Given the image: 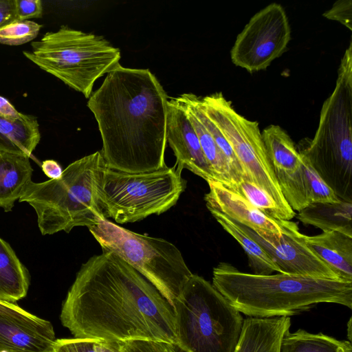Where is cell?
Returning <instances> with one entry per match:
<instances>
[{"instance_id":"cell-36","label":"cell","mask_w":352,"mask_h":352,"mask_svg":"<svg viewBox=\"0 0 352 352\" xmlns=\"http://www.w3.org/2000/svg\"><path fill=\"white\" fill-rule=\"evenodd\" d=\"M98 349L100 352H118L114 343L99 341Z\"/></svg>"},{"instance_id":"cell-9","label":"cell","mask_w":352,"mask_h":352,"mask_svg":"<svg viewBox=\"0 0 352 352\" xmlns=\"http://www.w3.org/2000/svg\"><path fill=\"white\" fill-rule=\"evenodd\" d=\"M185 188L186 182L174 166L135 173L107 167L101 201L107 219L133 223L165 212L177 204Z\"/></svg>"},{"instance_id":"cell-2","label":"cell","mask_w":352,"mask_h":352,"mask_svg":"<svg viewBox=\"0 0 352 352\" xmlns=\"http://www.w3.org/2000/svg\"><path fill=\"white\" fill-rule=\"evenodd\" d=\"M168 98L148 69L119 64L107 74L87 106L98 123L108 168L135 173L166 166Z\"/></svg>"},{"instance_id":"cell-32","label":"cell","mask_w":352,"mask_h":352,"mask_svg":"<svg viewBox=\"0 0 352 352\" xmlns=\"http://www.w3.org/2000/svg\"><path fill=\"white\" fill-rule=\"evenodd\" d=\"M16 16L18 21L41 18L43 6L41 0H15Z\"/></svg>"},{"instance_id":"cell-19","label":"cell","mask_w":352,"mask_h":352,"mask_svg":"<svg viewBox=\"0 0 352 352\" xmlns=\"http://www.w3.org/2000/svg\"><path fill=\"white\" fill-rule=\"evenodd\" d=\"M30 157L0 150V208L10 212L31 181Z\"/></svg>"},{"instance_id":"cell-25","label":"cell","mask_w":352,"mask_h":352,"mask_svg":"<svg viewBox=\"0 0 352 352\" xmlns=\"http://www.w3.org/2000/svg\"><path fill=\"white\" fill-rule=\"evenodd\" d=\"M280 352H352L351 342L337 340L322 333H311L304 329L283 336Z\"/></svg>"},{"instance_id":"cell-17","label":"cell","mask_w":352,"mask_h":352,"mask_svg":"<svg viewBox=\"0 0 352 352\" xmlns=\"http://www.w3.org/2000/svg\"><path fill=\"white\" fill-rule=\"evenodd\" d=\"M307 246L338 276L352 282V237L337 231L304 236Z\"/></svg>"},{"instance_id":"cell-7","label":"cell","mask_w":352,"mask_h":352,"mask_svg":"<svg viewBox=\"0 0 352 352\" xmlns=\"http://www.w3.org/2000/svg\"><path fill=\"white\" fill-rule=\"evenodd\" d=\"M23 55L89 98L94 82L120 63V50L103 36L62 25L31 43Z\"/></svg>"},{"instance_id":"cell-24","label":"cell","mask_w":352,"mask_h":352,"mask_svg":"<svg viewBox=\"0 0 352 352\" xmlns=\"http://www.w3.org/2000/svg\"><path fill=\"white\" fill-rule=\"evenodd\" d=\"M222 228L230 234L245 252L253 274L270 275L273 272L280 273L279 268L263 248L243 232L230 218L217 212H210Z\"/></svg>"},{"instance_id":"cell-5","label":"cell","mask_w":352,"mask_h":352,"mask_svg":"<svg viewBox=\"0 0 352 352\" xmlns=\"http://www.w3.org/2000/svg\"><path fill=\"white\" fill-rule=\"evenodd\" d=\"M341 200L352 201V42L343 55L336 87L324 102L313 139L297 146Z\"/></svg>"},{"instance_id":"cell-31","label":"cell","mask_w":352,"mask_h":352,"mask_svg":"<svg viewBox=\"0 0 352 352\" xmlns=\"http://www.w3.org/2000/svg\"><path fill=\"white\" fill-rule=\"evenodd\" d=\"M323 16L337 21L352 30V1L351 0H338L331 8L323 13Z\"/></svg>"},{"instance_id":"cell-12","label":"cell","mask_w":352,"mask_h":352,"mask_svg":"<svg viewBox=\"0 0 352 352\" xmlns=\"http://www.w3.org/2000/svg\"><path fill=\"white\" fill-rule=\"evenodd\" d=\"M280 234L254 231L235 223L256 241L279 268L280 273L322 279L340 280L338 276L307 245L305 234L290 220H278Z\"/></svg>"},{"instance_id":"cell-11","label":"cell","mask_w":352,"mask_h":352,"mask_svg":"<svg viewBox=\"0 0 352 352\" xmlns=\"http://www.w3.org/2000/svg\"><path fill=\"white\" fill-rule=\"evenodd\" d=\"M291 28L283 7L272 3L256 12L237 36L232 63L250 73L266 69L287 50Z\"/></svg>"},{"instance_id":"cell-28","label":"cell","mask_w":352,"mask_h":352,"mask_svg":"<svg viewBox=\"0 0 352 352\" xmlns=\"http://www.w3.org/2000/svg\"><path fill=\"white\" fill-rule=\"evenodd\" d=\"M43 25L34 21H14L0 28V43L20 45L34 39Z\"/></svg>"},{"instance_id":"cell-30","label":"cell","mask_w":352,"mask_h":352,"mask_svg":"<svg viewBox=\"0 0 352 352\" xmlns=\"http://www.w3.org/2000/svg\"><path fill=\"white\" fill-rule=\"evenodd\" d=\"M99 340L85 338L56 339L52 352H100Z\"/></svg>"},{"instance_id":"cell-3","label":"cell","mask_w":352,"mask_h":352,"mask_svg":"<svg viewBox=\"0 0 352 352\" xmlns=\"http://www.w3.org/2000/svg\"><path fill=\"white\" fill-rule=\"evenodd\" d=\"M212 285L248 317H289L322 302L352 309V282L282 273L258 275L221 262L213 269Z\"/></svg>"},{"instance_id":"cell-20","label":"cell","mask_w":352,"mask_h":352,"mask_svg":"<svg viewBox=\"0 0 352 352\" xmlns=\"http://www.w3.org/2000/svg\"><path fill=\"white\" fill-rule=\"evenodd\" d=\"M41 133L36 117L22 113L18 119L0 115V150L31 157Z\"/></svg>"},{"instance_id":"cell-4","label":"cell","mask_w":352,"mask_h":352,"mask_svg":"<svg viewBox=\"0 0 352 352\" xmlns=\"http://www.w3.org/2000/svg\"><path fill=\"white\" fill-rule=\"evenodd\" d=\"M107 166L100 151L71 163L57 179L27 184L19 199L35 210L43 235L74 227L94 226L107 219L101 201Z\"/></svg>"},{"instance_id":"cell-26","label":"cell","mask_w":352,"mask_h":352,"mask_svg":"<svg viewBox=\"0 0 352 352\" xmlns=\"http://www.w3.org/2000/svg\"><path fill=\"white\" fill-rule=\"evenodd\" d=\"M235 190L267 217L278 220H291L274 199L254 183L243 179Z\"/></svg>"},{"instance_id":"cell-21","label":"cell","mask_w":352,"mask_h":352,"mask_svg":"<svg viewBox=\"0 0 352 352\" xmlns=\"http://www.w3.org/2000/svg\"><path fill=\"white\" fill-rule=\"evenodd\" d=\"M352 202L313 203L298 212L297 219L324 231H337L352 237Z\"/></svg>"},{"instance_id":"cell-37","label":"cell","mask_w":352,"mask_h":352,"mask_svg":"<svg viewBox=\"0 0 352 352\" xmlns=\"http://www.w3.org/2000/svg\"><path fill=\"white\" fill-rule=\"evenodd\" d=\"M347 326L348 338L350 342L351 340V318L349 319Z\"/></svg>"},{"instance_id":"cell-38","label":"cell","mask_w":352,"mask_h":352,"mask_svg":"<svg viewBox=\"0 0 352 352\" xmlns=\"http://www.w3.org/2000/svg\"><path fill=\"white\" fill-rule=\"evenodd\" d=\"M1 302V301H0Z\"/></svg>"},{"instance_id":"cell-16","label":"cell","mask_w":352,"mask_h":352,"mask_svg":"<svg viewBox=\"0 0 352 352\" xmlns=\"http://www.w3.org/2000/svg\"><path fill=\"white\" fill-rule=\"evenodd\" d=\"M290 326L289 317H247L234 352H280L282 339Z\"/></svg>"},{"instance_id":"cell-35","label":"cell","mask_w":352,"mask_h":352,"mask_svg":"<svg viewBox=\"0 0 352 352\" xmlns=\"http://www.w3.org/2000/svg\"><path fill=\"white\" fill-rule=\"evenodd\" d=\"M21 114L8 99L0 96V115L10 119H18L21 117Z\"/></svg>"},{"instance_id":"cell-22","label":"cell","mask_w":352,"mask_h":352,"mask_svg":"<svg viewBox=\"0 0 352 352\" xmlns=\"http://www.w3.org/2000/svg\"><path fill=\"white\" fill-rule=\"evenodd\" d=\"M30 278L11 246L0 238V301L14 303L24 298Z\"/></svg>"},{"instance_id":"cell-14","label":"cell","mask_w":352,"mask_h":352,"mask_svg":"<svg viewBox=\"0 0 352 352\" xmlns=\"http://www.w3.org/2000/svg\"><path fill=\"white\" fill-rule=\"evenodd\" d=\"M166 142L176 157L174 167L179 174L181 175L183 169H188L206 182L215 180L197 135L175 98H170L168 101Z\"/></svg>"},{"instance_id":"cell-18","label":"cell","mask_w":352,"mask_h":352,"mask_svg":"<svg viewBox=\"0 0 352 352\" xmlns=\"http://www.w3.org/2000/svg\"><path fill=\"white\" fill-rule=\"evenodd\" d=\"M264 145L278 185L300 168L302 157L288 133L271 124L261 133Z\"/></svg>"},{"instance_id":"cell-23","label":"cell","mask_w":352,"mask_h":352,"mask_svg":"<svg viewBox=\"0 0 352 352\" xmlns=\"http://www.w3.org/2000/svg\"><path fill=\"white\" fill-rule=\"evenodd\" d=\"M178 103L186 112L197 135L202 151L212 170L215 180L236 190L240 182L233 173L226 157L217 146L214 138L190 111L179 102Z\"/></svg>"},{"instance_id":"cell-8","label":"cell","mask_w":352,"mask_h":352,"mask_svg":"<svg viewBox=\"0 0 352 352\" xmlns=\"http://www.w3.org/2000/svg\"><path fill=\"white\" fill-rule=\"evenodd\" d=\"M102 251L112 252L152 283L173 306L192 275L172 243L140 234L108 219L89 228Z\"/></svg>"},{"instance_id":"cell-6","label":"cell","mask_w":352,"mask_h":352,"mask_svg":"<svg viewBox=\"0 0 352 352\" xmlns=\"http://www.w3.org/2000/svg\"><path fill=\"white\" fill-rule=\"evenodd\" d=\"M173 307L183 352L234 351L244 319L208 280L192 274Z\"/></svg>"},{"instance_id":"cell-13","label":"cell","mask_w":352,"mask_h":352,"mask_svg":"<svg viewBox=\"0 0 352 352\" xmlns=\"http://www.w3.org/2000/svg\"><path fill=\"white\" fill-rule=\"evenodd\" d=\"M56 340L50 321L0 302V352H52Z\"/></svg>"},{"instance_id":"cell-15","label":"cell","mask_w":352,"mask_h":352,"mask_svg":"<svg viewBox=\"0 0 352 352\" xmlns=\"http://www.w3.org/2000/svg\"><path fill=\"white\" fill-rule=\"evenodd\" d=\"M207 183L209 192L204 200L210 212H219L254 231L280 233L277 219L261 212L235 190L214 179Z\"/></svg>"},{"instance_id":"cell-1","label":"cell","mask_w":352,"mask_h":352,"mask_svg":"<svg viewBox=\"0 0 352 352\" xmlns=\"http://www.w3.org/2000/svg\"><path fill=\"white\" fill-rule=\"evenodd\" d=\"M60 318L77 338L109 343L139 339L177 342L173 306L112 252L102 251L81 265Z\"/></svg>"},{"instance_id":"cell-27","label":"cell","mask_w":352,"mask_h":352,"mask_svg":"<svg viewBox=\"0 0 352 352\" xmlns=\"http://www.w3.org/2000/svg\"><path fill=\"white\" fill-rule=\"evenodd\" d=\"M300 155L309 205L313 203H336L340 201L334 192L315 171L307 157L302 154Z\"/></svg>"},{"instance_id":"cell-34","label":"cell","mask_w":352,"mask_h":352,"mask_svg":"<svg viewBox=\"0 0 352 352\" xmlns=\"http://www.w3.org/2000/svg\"><path fill=\"white\" fill-rule=\"evenodd\" d=\"M41 168L43 172L50 179H57L62 175L63 170L60 164L55 160H47L42 162Z\"/></svg>"},{"instance_id":"cell-10","label":"cell","mask_w":352,"mask_h":352,"mask_svg":"<svg viewBox=\"0 0 352 352\" xmlns=\"http://www.w3.org/2000/svg\"><path fill=\"white\" fill-rule=\"evenodd\" d=\"M200 105L231 146L245 176L266 191L290 219L296 212L280 189L268 157L258 122L246 119L221 92L199 97Z\"/></svg>"},{"instance_id":"cell-29","label":"cell","mask_w":352,"mask_h":352,"mask_svg":"<svg viewBox=\"0 0 352 352\" xmlns=\"http://www.w3.org/2000/svg\"><path fill=\"white\" fill-rule=\"evenodd\" d=\"M114 344L118 352H183L175 343L157 340H131Z\"/></svg>"},{"instance_id":"cell-33","label":"cell","mask_w":352,"mask_h":352,"mask_svg":"<svg viewBox=\"0 0 352 352\" xmlns=\"http://www.w3.org/2000/svg\"><path fill=\"white\" fill-rule=\"evenodd\" d=\"M14 21H18L15 0H0V28Z\"/></svg>"}]
</instances>
